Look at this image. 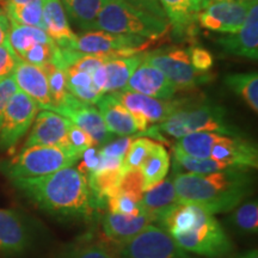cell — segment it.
<instances>
[{
	"mask_svg": "<svg viewBox=\"0 0 258 258\" xmlns=\"http://www.w3.org/2000/svg\"><path fill=\"white\" fill-rule=\"evenodd\" d=\"M11 182L36 207L56 217L92 218L101 207L85 175L73 166L49 175Z\"/></svg>",
	"mask_w": 258,
	"mask_h": 258,
	"instance_id": "1",
	"label": "cell"
},
{
	"mask_svg": "<svg viewBox=\"0 0 258 258\" xmlns=\"http://www.w3.org/2000/svg\"><path fill=\"white\" fill-rule=\"evenodd\" d=\"M178 203H192L209 214L233 211L252 192L247 169H226L211 173H177L172 178Z\"/></svg>",
	"mask_w": 258,
	"mask_h": 258,
	"instance_id": "2",
	"label": "cell"
},
{
	"mask_svg": "<svg viewBox=\"0 0 258 258\" xmlns=\"http://www.w3.org/2000/svg\"><path fill=\"white\" fill-rule=\"evenodd\" d=\"M170 25L166 18L135 8L125 0H105L97 16L95 30L151 40L164 36Z\"/></svg>",
	"mask_w": 258,
	"mask_h": 258,
	"instance_id": "3",
	"label": "cell"
},
{
	"mask_svg": "<svg viewBox=\"0 0 258 258\" xmlns=\"http://www.w3.org/2000/svg\"><path fill=\"white\" fill-rule=\"evenodd\" d=\"M83 153L72 146L23 147L18 154L0 165V170L11 180L40 177L72 167Z\"/></svg>",
	"mask_w": 258,
	"mask_h": 258,
	"instance_id": "4",
	"label": "cell"
},
{
	"mask_svg": "<svg viewBox=\"0 0 258 258\" xmlns=\"http://www.w3.org/2000/svg\"><path fill=\"white\" fill-rule=\"evenodd\" d=\"M159 129L176 139L198 132L241 137L238 129L227 120L225 109L217 104H184L161 122Z\"/></svg>",
	"mask_w": 258,
	"mask_h": 258,
	"instance_id": "5",
	"label": "cell"
},
{
	"mask_svg": "<svg viewBox=\"0 0 258 258\" xmlns=\"http://www.w3.org/2000/svg\"><path fill=\"white\" fill-rule=\"evenodd\" d=\"M183 250L206 258H220L234 249L224 228L214 215H209L189 230L171 234Z\"/></svg>",
	"mask_w": 258,
	"mask_h": 258,
	"instance_id": "6",
	"label": "cell"
},
{
	"mask_svg": "<svg viewBox=\"0 0 258 258\" xmlns=\"http://www.w3.org/2000/svg\"><path fill=\"white\" fill-rule=\"evenodd\" d=\"M118 258H194L166 230L150 224L133 239L120 245Z\"/></svg>",
	"mask_w": 258,
	"mask_h": 258,
	"instance_id": "7",
	"label": "cell"
},
{
	"mask_svg": "<svg viewBox=\"0 0 258 258\" xmlns=\"http://www.w3.org/2000/svg\"><path fill=\"white\" fill-rule=\"evenodd\" d=\"M40 111L36 103L18 90L6 106L0 124V150H15L21 139L28 133Z\"/></svg>",
	"mask_w": 258,
	"mask_h": 258,
	"instance_id": "8",
	"label": "cell"
},
{
	"mask_svg": "<svg viewBox=\"0 0 258 258\" xmlns=\"http://www.w3.org/2000/svg\"><path fill=\"white\" fill-rule=\"evenodd\" d=\"M144 60L157 67L172 83L177 91H190L207 82V74L199 72L190 63L189 53L184 49L154 51L144 55Z\"/></svg>",
	"mask_w": 258,
	"mask_h": 258,
	"instance_id": "9",
	"label": "cell"
},
{
	"mask_svg": "<svg viewBox=\"0 0 258 258\" xmlns=\"http://www.w3.org/2000/svg\"><path fill=\"white\" fill-rule=\"evenodd\" d=\"M148 40L141 37L117 35L103 30L85 32L71 44L67 49L85 54H109L111 59L132 56L144 49Z\"/></svg>",
	"mask_w": 258,
	"mask_h": 258,
	"instance_id": "10",
	"label": "cell"
},
{
	"mask_svg": "<svg viewBox=\"0 0 258 258\" xmlns=\"http://www.w3.org/2000/svg\"><path fill=\"white\" fill-rule=\"evenodd\" d=\"M114 95L134 117L139 134L146 132L150 124L165 121L177 109L184 105L180 101H163L128 90L115 92Z\"/></svg>",
	"mask_w": 258,
	"mask_h": 258,
	"instance_id": "11",
	"label": "cell"
},
{
	"mask_svg": "<svg viewBox=\"0 0 258 258\" xmlns=\"http://www.w3.org/2000/svg\"><path fill=\"white\" fill-rule=\"evenodd\" d=\"M254 0H228L206 3L198 15L200 25L208 30L234 34L244 24Z\"/></svg>",
	"mask_w": 258,
	"mask_h": 258,
	"instance_id": "12",
	"label": "cell"
},
{
	"mask_svg": "<svg viewBox=\"0 0 258 258\" xmlns=\"http://www.w3.org/2000/svg\"><path fill=\"white\" fill-rule=\"evenodd\" d=\"M71 121L51 110L38 111L24 147L70 146L69 129Z\"/></svg>",
	"mask_w": 258,
	"mask_h": 258,
	"instance_id": "13",
	"label": "cell"
},
{
	"mask_svg": "<svg viewBox=\"0 0 258 258\" xmlns=\"http://www.w3.org/2000/svg\"><path fill=\"white\" fill-rule=\"evenodd\" d=\"M32 240L31 230L21 213L0 208V253L15 256L25 252Z\"/></svg>",
	"mask_w": 258,
	"mask_h": 258,
	"instance_id": "14",
	"label": "cell"
},
{
	"mask_svg": "<svg viewBox=\"0 0 258 258\" xmlns=\"http://www.w3.org/2000/svg\"><path fill=\"white\" fill-rule=\"evenodd\" d=\"M209 158L227 164L233 169L253 170L258 166L257 147L241 137L221 135L212 147Z\"/></svg>",
	"mask_w": 258,
	"mask_h": 258,
	"instance_id": "15",
	"label": "cell"
},
{
	"mask_svg": "<svg viewBox=\"0 0 258 258\" xmlns=\"http://www.w3.org/2000/svg\"><path fill=\"white\" fill-rule=\"evenodd\" d=\"M217 42L226 53L257 60L258 57V5L254 0L244 24L234 34L218 38Z\"/></svg>",
	"mask_w": 258,
	"mask_h": 258,
	"instance_id": "16",
	"label": "cell"
},
{
	"mask_svg": "<svg viewBox=\"0 0 258 258\" xmlns=\"http://www.w3.org/2000/svg\"><path fill=\"white\" fill-rule=\"evenodd\" d=\"M124 90L163 101L172 99L177 91L163 72L144 59L131 76Z\"/></svg>",
	"mask_w": 258,
	"mask_h": 258,
	"instance_id": "17",
	"label": "cell"
},
{
	"mask_svg": "<svg viewBox=\"0 0 258 258\" xmlns=\"http://www.w3.org/2000/svg\"><path fill=\"white\" fill-rule=\"evenodd\" d=\"M56 112L85 131L93 139L96 145H106L114 137L106 129L101 112L91 104H86L74 98Z\"/></svg>",
	"mask_w": 258,
	"mask_h": 258,
	"instance_id": "18",
	"label": "cell"
},
{
	"mask_svg": "<svg viewBox=\"0 0 258 258\" xmlns=\"http://www.w3.org/2000/svg\"><path fill=\"white\" fill-rule=\"evenodd\" d=\"M14 78L18 90L30 97L41 110L54 111L48 79L43 69L19 60L14 72Z\"/></svg>",
	"mask_w": 258,
	"mask_h": 258,
	"instance_id": "19",
	"label": "cell"
},
{
	"mask_svg": "<svg viewBox=\"0 0 258 258\" xmlns=\"http://www.w3.org/2000/svg\"><path fill=\"white\" fill-rule=\"evenodd\" d=\"M105 127L112 135L134 137L139 133L137 123L128 109L116 98L114 93H105L96 103Z\"/></svg>",
	"mask_w": 258,
	"mask_h": 258,
	"instance_id": "20",
	"label": "cell"
},
{
	"mask_svg": "<svg viewBox=\"0 0 258 258\" xmlns=\"http://www.w3.org/2000/svg\"><path fill=\"white\" fill-rule=\"evenodd\" d=\"M42 21L44 32L59 48H70L78 37L70 27L60 0H43Z\"/></svg>",
	"mask_w": 258,
	"mask_h": 258,
	"instance_id": "21",
	"label": "cell"
},
{
	"mask_svg": "<svg viewBox=\"0 0 258 258\" xmlns=\"http://www.w3.org/2000/svg\"><path fill=\"white\" fill-rule=\"evenodd\" d=\"M150 224H153V220L147 214L133 217V215L109 212L102 220V227L105 237L118 246L133 239L135 235H138Z\"/></svg>",
	"mask_w": 258,
	"mask_h": 258,
	"instance_id": "22",
	"label": "cell"
},
{
	"mask_svg": "<svg viewBox=\"0 0 258 258\" xmlns=\"http://www.w3.org/2000/svg\"><path fill=\"white\" fill-rule=\"evenodd\" d=\"M144 213L158 222L170 209L177 205V198L172 178L161 180L159 184L144 192L143 200Z\"/></svg>",
	"mask_w": 258,
	"mask_h": 258,
	"instance_id": "23",
	"label": "cell"
},
{
	"mask_svg": "<svg viewBox=\"0 0 258 258\" xmlns=\"http://www.w3.org/2000/svg\"><path fill=\"white\" fill-rule=\"evenodd\" d=\"M144 59L143 54H135L132 56L111 59L104 63L106 73L105 93H115L123 91L127 83L137 67Z\"/></svg>",
	"mask_w": 258,
	"mask_h": 258,
	"instance_id": "24",
	"label": "cell"
},
{
	"mask_svg": "<svg viewBox=\"0 0 258 258\" xmlns=\"http://www.w3.org/2000/svg\"><path fill=\"white\" fill-rule=\"evenodd\" d=\"M170 169V156L166 148L159 143L154 146L140 167L144 178V192L165 179Z\"/></svg>",
	"mask_w": 258,
	"mask_h": 258,
	"instance_id": "25",
	"label": "cell"
},
{
	"mask_svg": "<svg viewBox=\"0 0 258 258\" xmlns=\"http://www.w3.org/2000/svg\"><path fill=\"white\" fill-rule=\"evenodd\" d=\"M167 21L177 29H185L198 19L206 0H159Z\"/></svg>",
	"mask_w": 258,
	"mask_h": 258,
	"instance_id": "26",
	"label": "cell"
},
{
	"mask_svg": "<svg viewBox=\"0 0 258 258\" xmlns=\"http://www.w3.org/2000/svg\"><path fill=\"white\" fill-rule=\"evenodd\" d=\"M53 40L40 28L22 25L10 21L9 43L19 59L37 43H48Z\"/></svg>",
	"mask_w": 258,
	"mask_h": 258,
	"instance_id": "27",
	"label": "cell"
},
{
	"mask_svg": "<svg viewBox=\"0 0 258 258\" xmlns=\"http://www.w3.org/2000/svg\"><path fill=\"white\" fill-rule=\"evenodd\" d=\"M66 16L84 30H95L97 16L105 0H60Z\"/></svg>",
	"mask_w": 258,
	"mask_h": 258,
	"instance_id": "28",
	"label": "cell"
},
{
	"mask_svg": "<svg viewBox=\"0 0 258 258\" xmlns=\"http://www.w3.org/2000/svg\"><path fill=\"white\" fill-rule=\"evenodd\" d=\"M222 134L211 132H198L177 139L173 150L189 157L206 159L211 156V150Z\"/></svg>",
	"mask_w": 258,
	"mask_h": 258,
	"instance_id": "29",
	"label": "cell"
},
{
	"mask_svg": "<svg viewBox=\"0 0 258 258\" xmlns=\"http://www.w3.org/2000/svg\"><path fill=\"white\" fill-rule=\"evenodd\" d=\"M67 78V89L70 93L86 104H96L103 96L95 88L91 73L77 71L73 69H64Z\"/></svg>",
	"mask_w": 258,
	"mask_h": 258,
	"instance_id": "30",
	"label": "cell"
},
{
	"mask_svg": "<svg viewBox=\"0 0 258 258\" xmlns=\"http://www.w3.org/2000/svg\"><path fill=\"white\" fill-rule=\"evenodd\" d=\"M46 72L48 79V88H49L50 98L54 104V111L63 108L71 101H73L76 97L72 96L67 89V78L66 72L57 64L50 62L42 67Z\"/></svg>",
	"mask_w": 258,
	"mask_h": 258,
	"instance_id": "31",
	"label": "cell"
},
{
	"mask_svg": "<svg viewBox=\"0 0 258 258\" xmlns=\"http://www.w3.org/2000/svg\"><path fill=\"white\" fill-rule=\"evenodd\" d=\"M226 85L246 102L253 112L258 111V76L256 72L228 74Z\"/></svg>",
	"mask_w": 258,
	"mask_h": 258,
	"instance_id": "32",
	"label": "cell"
},
{
	"mask_svg": "<svg viewBox=\"0 0 258 258\" xmlns=\"http://www.w3.org/2000/svg\"><path fill=\"white\" fill-rule=\"evenodd\" d=\"M42 9H43V0H32L30 3L21 5L6 2L5 14L9 21L22 25L36 27L43 30Z\"/></svg>",
	"mask_w": 258,
	"mask_h": 258,
	"instance_id": "33",
	"label": "cell"
},
{
	"mask_svg": "<svg viewBox=\"0 0 258 258\" xmlns=\"http://www.w3.org/2000/svg\"><path fill=\"white\" fill-rule=\"evenodd\" d=\"M173 158H175L176 165L180 166L183 170L190 173H211L226 169H233L221 161L211 159V158L201 159V158L189 157L176 150H173Z\"/></svg>",
	"mask_w": 258,
	"mask_h": 258,
	"instance_id": "34",
	"label": "cell"
},
{
	"mask_svg": "<svg viewBox=\"0 0 258 258\" xmlns=\"http://www.w3.org/2000/svg\"><path fill=\"white\" fill-rule=\"evenodd\" d=\"M141 200H143V196H138L129 192L116 191L111 196H109L106 203H108L109 212L110 213L135 217V215L145 214Z\"/></svg>",
	"mask_w": 258,
	"mask_h": 258,
	"instance_id": "35",
	"label": "cell"
},
{
	"mask_svg": "<svg viewBox=\"0 0 258 258\" xmlns=\"http://www.w3.org/2000/svg\"><path fill=\"white\" fill-rule=\"evenodd\" d=\"M233 211V214L231 217L232 224L245 233H256L258 230L257 201L240 203Z\"/></svg>",
	"mask_w": 258,
	"mask_h": 258,
	"instance_id": "36",
	"label": "cell"
},
{
	"mask_svg": "<svg viewBox=\"0 0 258 258\" xmlns=\"http://www.w3.org/2000/svg\"><path fill=\"white\" fill-rule=\"evenodd\" d=\"M154 144H156V141L147 138L134 139L128 148L127 153H125L123 165H122L124 172L128 170H140L145 159L152 151Z\"/></svg>",
	"mask_w": 258,
	"mask_h": 258,
	"instance_id": "37",
	"label": "cell"
},
{
	"mask_svg": "<svg viewBox=\"0 0 258 258\" xmlns=\"http://www.w3.org/2000/svg\"><path fill=\"white\" fill-rule=\"evenodd\" d=\"M63 258H116L104 244L99 241L84 239L72 245Z\"/></svg>",
	"mask_w": 258,
	"mask_h": 258,
	"instance_id": "38",
	"label": "cell"
},
{
	"mask_svg": "<svg viewBox=\"0 0 258 258\" xmlns=\"http://www.w3.org/2000/svg\"><path fill=\"white\" fill-rule=\"evenodd\" d=\"M57 50H59V47L56 46L54 41L48 42V43H37L30 48L21 57V60L42 69L46 64L53 62L57 54Z\"/></svg>",
	"mask_w": 258,
	"mask_h": 258,
	"instance_id": "39",
	"label": "cell"
},
{
	"mask_svg": "<svg viewBox=\"0 0 258 258\" xmlns=\"http://www.w3.org/2000/svg\"><path fill=\"white\" fill-rule=\"evenodd\" d=\"M69 144L70 146L76 148L82 153L96 145L93 139L85 131H83L82 128H79L78 125L72 123V122H71L69 129Z\"/></svg>",
	"mask_w": 258,
	"mask_h": 258,
	"instance_id": "40",
	"label": "cell"
},
{
	"mask_svg": "<svg viewBox=\"0 0 258 258\" xmlns=\"http://www.w3.org/2000/svg\"><path fill=\"white\" fill-rule=\"evenodd\" d=\"M19 60L9 42L0 46V80L14 74Z\"/></svg>",
	"mask_w": 258,
	"mask_h": 258,
	"instance_id": "41",
	"label": "cell"
},
{
	"mask_svg": "<svg viewBox=\"0 0 258 258\" xmlns=\"http://www.w3.org/2000/svg\"><path fill=\"white\" fill-rule=\"evenodd\" d=\"M134 140V137H124L118 139V140L114 141V143H108L104 145L99 152L106 158H110V159L115 160H124L125 153H127L129 146H131L132 141Z\"/></svg>",
	"mask_w": 258,
	"mask_h": 258,
	"instance_id": "42",
	"label": "cell"
},
{
	"mask_svg": "<svg viewBox=\"0 0 258 258\" xmlns=\"http://www.w3.org/2000/svg\"><path fill=\"white\" fill-rule=\"evenodd\" d=\"M190 63L199 72H207L213 67L214 59L207 49L202 47H192L189 53Z\"/></svg>",
	"mask_w": 258,
	"mask_h": 258,
	"instance_id": "43",
	"label": "cell"
},
{
	"mask_svg": "<svg viewBox=\"0 0 258 258\" xmlns=\"http://www.w3.org/2000/svg\"><path fill=\"white\" fill-rule=\"evenodd\" d=\"M17 91L18 86L16 84L14 74L0 80V124H2L3 115H4L6 106Z\"/></svg>",
	"mask_w": 258,
	"mask_h": 258,
	"instance_id": "44",
	"label": "cell"
},
{
	"mask_svg": "<svg viewBox=\"0 0 258 258\" xmlns=\"http://www.w3.org/2000/svg\"><path fill=\"white\" fill-rule=\"evenodd\" d=\"M125 2L135 6V8L150 12V14L157 16V17L166 18V15L164 10L161 9L159 0H125Z\"/></svg>",
	"mask_w": 258,
	"mask_h": 258,
	"instance_id": "45",
	"label": "cell"
},
{
	"mask_svg": "<svg viewBox=\"0 0 258 258\" xmlns=\"http://www.w3.org/2000/svg\"><path fill=\"white\" fill-rule=\"evenodd\" d=\"M10 32V21L5 11L0 8V46L9 42Z\"/></svg>",
	"mask_w": 258,
	"mask_h": 258,
	"instance_id": "46",
	"label": "cell"
},
{
	"mask_svg": "<svg viewBox=\"0 0 258 258\" xmlns=\"http://www.w3.org/2000/svg\"><path fill=\"white\" fill-rule=\"evenodd\" d=\"M232 258H258V250L257 249H251L249 251H245V252H241L237 256Z\"/></svg>",
	"mask_w": 258,
	"mask_h": 258,
	"instance_id": "47",
	"label": "cell"
},
{
	"mask_svg": "<svg viewBox=\"0 0 258 258\" xmlns=\"http://www.w3.org/2000/svg\"><path fill=\"white\" fill-rule=\"evenodd\" d=\"M6 2L11 3V4L21 5V4H27V3H30V2H32V0H6Z\"/></svg>",
	"mask_w": 258,
	"mask_h": 258,
	"instance_id": "48",
	"label": "cell"
},
{
	"mask_svg": "<svg viewBox=\"0 0 258 258\" xmlns=\"http://www.w3.org/2000/svg\"><path fill=\"white\" fill-rule=\"evenodd\" d=\"M211 2H228V0H206V3H211Z\"/></svg>",
	"mask_w": 258,
	"mask_h": 258,
	"instance_id": "49",
	"label": "cell"
}]
</instances>
